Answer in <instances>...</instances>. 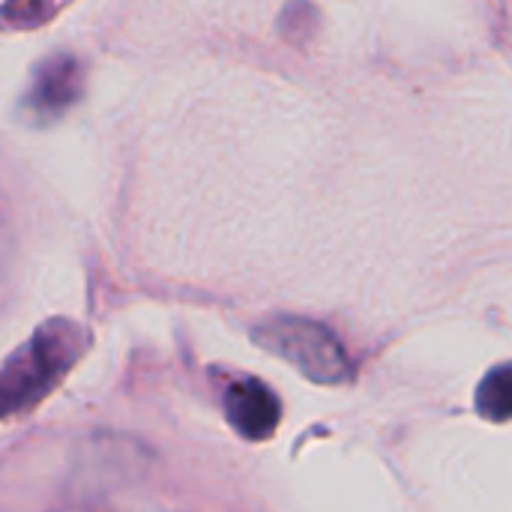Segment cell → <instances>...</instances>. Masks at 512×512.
I'll return each mask as SVG.
<instances>
[{
    "label": "cell",
    "mask_w": 512,
    "mask_h": 512,
    "mask_svg": "<svg viewBox=\"0 0 512 512\" xmlns=\"http://www.w3.org/2000/svg\"><path fill=\"white\" fill-rule=\"evenodd\" d=\"M84 348V336L69 321L42 324L27 345H21L3 366L0 396L3 414L12 417L39 402L75 363Z\"/></svg>",
    "instance_id": "6da1fadb"
},
{
    "label": "cell",
    "mask_w": 512,
    "mask_h": 512,
    "mask_svg": "<svg viewBox=\"0 0 512 512\" xmlns=\"http://www.w3.org/2000/svg\"><path fill=\"white\" fill-rule=\"evenodd\" d=\"M255 339L315 384H342L351 378V363L339 339L315 321L273 318L255 330Z\"/></svg>",
    "instance_id": "7a4b0ae2"
},
{
    "label": "cell",
    "mask_w": 512,
    "mask_h": 512,
    "mask_svg": "<svg viewBox=\"0 0 512 512\" xmlns=\"http://www.w3.org/2000/svg\"><path fill=\"white\" fill-rule=\"evenodd\" d=\"M225 414H228V423L246 441H267L279 426L282 405L267 384L246 378V381L231 384L225 396Z\"/></svg>",
    "instance_id": "3957f363"
},
{
    "label": "cell",
    "mask_w": 512,
    "mask_h": 512,
    "mask_svg": "<svg viewBox=\"0 0 512 512\" xmlns=\"http://www.w3.org/2000/svg\"><path fill=\"white\" fill-rule=\"evenodd\" d=\"M81 90V69L72 57L60 54L39 66L33 87L27 93V108L36 117H57L66 111Z\"/></svg>",
    "instance_id": "277c9868"
},
{
    "label": "cell",
    "mask_w": 512,
    "mask_h": 512,
    "mask_svg": "<svg viewBox=\"0 0 512 512\" xmlns=\"http://www.w3.org/2000/svg\"><path fill=\"white\" fill-rule=\"evenodd\" d=\"M477 411L489 423L512 420V363L495 366L477 387Z\"/></svg>",
    "instance_id": "5b68a950"
},
{
    "label": "cell",
    "mask_w": 512,
    "mask_h": 512,
    "mask_svg": "<svg viewBox=\"0 0 512 512\" xmlns=\"http://www.w3.org/2000/svg\"><path fill=\"white\" fill-rule=\"evenodd\" d=\"M9 6H21V18L15 21V24H39L48 12H51V6H48V0H12Z\"/></svg>",
    "instance_id": "8992f818"
}]
</instances>
